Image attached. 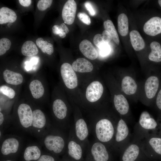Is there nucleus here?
I'll return each instance as SVG.
<instances>
[{
    "label": "nucleus",
    "instance_id": "nucleus-1",
    "mask_svg": "<svg viewBox=\"0 0 161 161\" xmlns=\"http://www.w3.org/2000/svg\"><path fill=\"white\" fill-rule=\"evenodd\" d=\"M55 126L52 123L39 140V143L46 151L55 154L66 151L68 134Z\"/></svg>",
    "mask_w": 161,
    "mask_h": 161
},
{
    "label": "nucleus",
    "instance_id": "nucleus-2",
    "mask_svg": "<svg viewBox=\"0 0 161 161\" xmlns=\"http://www.w3.org/2000/svg\"><path fill=\"white\" fill-rule=\"evenodd\" d=\"M117 123L110 118L101 117L94 119L88 124L95 140L112 147Z\"/></svg>",
    "mask_w": 161,
    "mask_h": 161
},
{
    "label": "nucleus",
    "instance_id": "nucleus-3",
    "mask_svg": "<svg viewBox=\"0 0 161 161\" xmlns=\"http://www.w3.org/2000/svg\"><path fill=\"white\" fill-rule=\"evenodd\" d=\"M32 106L21 103L17 105L12 122L18 129L31 134L32 122Z\"/></svg>",
    "mask_w": 161,
    "mask_h": 161
},
{
    "label": "nucleus",
    "instance_id": "nucleus-4",
    "mask_svg": "<svg viewBox=\"0 0 161 161\" xmlns=\"http://www.w3.org/2000/svg\"><path fill=\"white\" fill-rule=\"evenodd\" d=\"M52 111L53 120L52 123L63 130H69L71 123L68 118V110L66 103L61 99L55 100L52 104Z\"/></svg>",
    "mask_w": 161,
    "mask_h": 161
},
{
    "label": "nucleus",
    "instance_id": "nucleus-5",
    "mask_svg": "<svg viewBox=\"0 0 161 161\" xmlns=\"http://www.w3.org/2000/svg\"><path fill=\"white\" fill-rule=\"evenodd\" d=\"M24 146L23 138L18 135L5 134L0 140V152L3 156L16 154Z\"/></svg>",
    "mask_w": 161,
    "mask_h": 161
},
{
    "label": "nucleus",
    "instance_id": "nucleus-6",
    "mask_svg": "<svg viewBox=\"0 0 161 161\" xmlns=\"http://www.w3.org/2000/svg\"><path fill=\"white\" fill-rule=\"evenodd\" d=\"M31 135L39 139L52 123L40 108L32 106Z\"/></svg>",
    "mask_w": 161,
    "mask_h": 161
},
{
    "label": "nucleus",
    "instance_id": "nucleus-7",
    "mask_svg": "<svg viewBox=\"0 0 161 161\" xmlns=\"http://www.w3.org/2000/svg\"><path fill=\"white\" fill-rule=\"evenodd\" d=\"M84 147L76 137L73 123H71L69 130L66 151L68 155L72 159L76 161L82 158Z\"/></svg>",
    "mask_w": 161,
    "mask_h": 161
},
{
    "label": "nucleus",
    "instance_id": "nucleus-8",
    "mask_svg": "<svg viewBox=\"0 0 161 161\" xmlns=\"http://www.w3.org/2000/svg\"><path fill=\"white\" fill-rule=\"evenodd\" d=\"M109 148L106 144L95 139L89 142L86 149L94 161H108L110 158Z\"/></svg>",
    "mask_w": 161,
    "mask_h": 161
},
{
    "label": "nucleus",
    "instance_id": "nucleus-9",
    "mask_svg": "<svg viewBox=\"0 0 161 161\" xmlns=\"http://www.w3.org/2000/svg\"><path fill=\"white\" fill-rule=\"evenodd\" d=\"M60 71L63 82L67 88L72 89L77 86V77L70 64L67 63L63 64Z\"/></svg>",
    "mask_w": 161,
    "mask_h": 161
},
{
    "label": "nucleus",
    "instance_id": "nucleus-10",
    "mask_svg": "<svg viewBox=\"0 0 161 161\" xmlns=\"http://www.w3.org/2000/svg\"><path fill=\"white\" fill-rule=\"evenodd\" d=\"M103 91V87L102 84L98 81H94L86 88V99L91 103L96 102L100 98Z\"/></svg>",
    "mask_w": 161,
    "mask_h": 161
},
{
    "label": "nucleus",
    "instance_id": "nucleus-11",
    "mask_svg": "<svg viewBox=\"0 0 161 161\" xmlns=\"http://www.w3.org/2000/svg\"><path fill=\"white\" fill-rule=\"evenodd\" d=\"M129 134V129L126 123L124 120L120 119L117 123L112 147L117 148L119 144L127 138Z\"/></svg>",
    "mask_w": 161,
    "mask_h": 161
},
{
    "label": "nucleus",
    "instance_id": "nucleus-12",
    "mask_svg": "<svg viewBox=\"0 0 161 161\" xmlns=\"http://www.w3.org/2000/svg\"><path fill=\"white\" fill-rule=\"evenodd\" d=\"M41 148L39 143H31L25 146L23 152L24 160L37 161L42 154Z\"/></svg>",
    "mask_w": 161,
    "mask_h": 161
},
{
    "label": "nucleus",
    "instance_id": "nucleus-13",
    "mask_svg": "<svg viewBox=\"0 0 161 161\" xmlns=\"http://www.w3.org/2000/svg\"><path fill=\"white\" fill-rule=\"evenodd\" d=\"M77 10V4L74 0H68L64 4L62 16L64 22L68 25L73 23Z\"/></svg>",
    "mask_w": 161,
    "mask_h": 161
},
{
    "label": "nucleus",
    "instance_id": "nucleus-14",
    "mask_svg": "<svg viewBox=\"0 0 161 161\" xmlns=\"http://www.w3.org/2000/svg\"><path fill=\"white\" fill-rule=\"evenodd\" d=\"M143 29L147 35L155 36L161 33V18L154 17L150 18L144 24Z\"/></svg>",
    "mask_w": 161,
    "mask_h": 161
},
{
    "label": "nucleus",
    "instance_id": "nucleus-15",
    "mask_svg": "<svg viewBox=\"0 0 161 161\" xmlns=\"http://www.w3.org/2000/svg\"><path fill=\"white\" fill-rule=\"evenodd\" d=\"M159 85L158 78L154 76H151L146 80L145 84V91L147 98L151 99L155 95Z\"/></svg>",
    "mask_w": 161,
    "mask_h": 161
},
{
    "label": "nucleus",
    "instance_id": "nucleus-16",
    "mask_svg": "<svg viewBox=\"0 0 161 161\" xmlns=\"http://www.w3.org/2000/svg\"><path fill=\"white\" fill-rule=\"evenodd\" d=\"M80 50L87 58L94 60L98 57L97 50L90 41L86 39L82 41L79 45Z\"/></svg>",
    "mask_w": 161,
    "mask_h": 161
},
{
    "label": "nucleus",
    "instance_id": "nucleus-17",
    "mask_svg": "<svg viewBox=\"0 0 161 161\" xmlns=\"http://www.w3.org/2000/svg\"><path fill=\"white\" fill-rule=\"evenodd\" d=\"M114 104L115 109L120 114H126L129 110V105L125 97L122 95H115L114 98Z\"/></svg>",
    "mask_w": 161,
    "mask_h": 161
},
{
    "label": "nucleus",
    "instance_id": "nucleus-18",
    "mask_svg": "<svg viewBox=\"0 0 161 161\" xmlns=\"http://www.w3.org/2000/svg\"><path fill=\"white\" fill-rule=\"evenodd\" d=\"M139 123L142 128L148 130L155 129L158 125L156 121L146 111H144L141 114Z\"/></svg>",
    "mask_w": 161,
    "mask_h": 161
},
{
    "label": "nucleus",
    "instance_id": "nucleus-19",
    "mask_svg": "<svg viewBox=\"0 0 161 161\" xmlns=\"http://www.w3.org/2000/svg\"><path fill=\"white\" fill-rule=\"evenodd\" d=\"M72 66L75 71L80 73L90 72L93 68L92 64L83 58L77 59L73 63Z\"/></svg>",
    "mask_w": 161,
    "mask_h": 161
},
{
    "label": "nucleus",
    "instance_id": "nucleus-20",
    "mask_svg": "<svg viewBox=\"0 0 161 161\" xmlns=\"http://www.w3.org/2000/svg\"><path fill=\"white\" fill-rule=\"evenodd\" d=\"M3 75L4 80L10 84L18 85L23 82V78L21 74L9 69L4 70Z\"/></svg>",
    "mask_w": 161,
    "mask_h": 161
},
{
    "label": "nucleus",
    "instance_id": "nucleus-21",
    "mask_svg": "<svg viewBox=\"0 0 161 161\" xmlns=\"http://www.w3.org/2000/svg\"><path fill=\"white\" fill-rule=\"evenodd\" d=\"M121 87L123 92L126 95H130L136 92L137 86L134 79L131 77L126 76L122 79Z\"/></svg>",
    "mask_w": 161,
    "mask_h": 161
},
{
    "label": "nucleus",
    "instance_id": "nucleus-22",
    "mask_svg": "<svg viewBox=\"0 0 161 161\" xmlns=\"http://www.w3.org/2000/svg\"><path fill=\"white\" fill-rule=\"evenodd\" d=\"M140 152L139 146L133 143L130 145L124 151L122 156V161H135Z\"/></svg>",
    "mask_w": 161,
    "mask_h": 161
},
{
    "label": "nucleus",
    "instance_id": "nucleus-23",
    "mask_svg": "<svg viewBox=\"0 0 161 161\" xmlns=\"http://www.w3.org/2000/svg\"><path fill=\"white\" fill-rule=\"evenodd\" d=\"M17 18L16 13L12 9L6 7H3L0 8V24L13 23L16 20Z\"/></svg>",
    "mask_w": 161,
    "mask_h": 161
},
{
    "label": "nucleus",
    "instance_id": "nucleus-24",
    "mask_svg": "<svg viewBox=\"0 0 161 161\" xmlns=\"http://www.w3.org/2000/svg\"><path fill=\"white\" fill-rule=\"evenodd\" d=\"M129 35L131 45L135 50L140 51L144 48L145 42L138 31L132 30L130 32Z\"/></svg>",
    "mask_w": 161,
    "mask_h": 161
},
{
    "label": "nucleus",
    "instance_id": "nucleus-25",
    "mask_svg": "<svg viewBox=\"0 0 161 161\" xmlns=\"http://www.w3.org/2000/svg\"><path fill=\"white\" fill-rule=\"evenodd\" d=\"M29 89L33 98L38 99L43 95L44 89L41 82L39 80H34L32 81L29 86Z\"/></svg>",
    "mask_w": 161,
    "mask_h": 161
},
{
    "label": "nucleus",
    "instance_id": "nucleus-26",
    "mask_svg": "<svg viewBox=\"0 0 161 161\" xmlns=\"http://www.w3.org/2000/svg\"><path fill=\"white\" fill-rule=\"evenodd\" d=\"M21 52L24 56L31 57L37 54L38 49L34 43L31 41H25L21 47Z\"/></svg>",
    "mask_w": 161,
    "mask_h": 161
},
{
    "label": "nucleus",
    "instance_id": "nucleus-27",
    "mask_svg": "<svg viewBox=\"0 0 161 161\" xmlns=\"http://www.w3.org/2000/svg\"><path fill=\"white\" fill-rule=\"evenodd\" d=\"M117 27L118 31L121 36H125L127 35L129 31L128 19L125 14L121 13L118 16Z\"/></svg>",
    "mask_w": 161,
    "mask_h": 161
},
{
    "label": "nucleus",
    "instance_id": "nucleus-28",
    "mask_svg": "<svg viewBox=\"0 0 161 161\" xmlns=\"http://www.w3.org/2000/svg\"><path fill=\"white\" fill-rule=\"evenodd\" d=\"M151 51L149 55L148 58L152 61L156 62L161 61V46L157 41L152 42L150 45Z\"/></svg>",
    "mask_w": 161,
    "mask_h": 161
},
{
    "label": "nucleus",
    "instance_id": "nucleus-29",
    "mask_svg": "<svg viewBox=\"0 0 161 161\" xmlns=\"http://www.w3.org/2000/svg\"><path fill=\"white\" fill-rule=\"evenodd\" d=\"M148 143L154 153L161 156V137L157 135H154L149 138Z\"/></svg>",
    "mask_w": 161,
    "mask_h": 161
},
{
    "label": "nucleus",
    "instance_id": "nucleus-30",
    "mask_svg": "<svg viewBox=\"0 0 161 161\" xmlns=\"http://www.w3.org/2000/svg\"><path fill=\"white\" fill-rule=\"evenodd\" d=\"M36 42L38 46L43 53H46L50 55L53 53L54 48L52 44L46 41H44L42 38H38Z\"/></svg>",
    "mask_w": 161,
    "mask_h": 161
},
{
    "label": "nucleus",
    "instance_id": "nucleus-31",
    "mask_svg": "<svg viewBox=\"0 0 161 161\" xmlns=\"http://www.w3.org/2000/svg\"><path fill=\"white\" fill-rule=\"evenodd\" d=\"M103 26L105 30L110 33L114 42L119 44L120 42L119 36L112 21L109 20L105 21L103 23Z\"/></svg>",
    "mask_w": 161,
    "mask_h": 161
},
{
    "label": "nucleus",
    "instance_id": "nucleus-32",
    "mask_svg": "<svg viewBox=\"0 0 161 161\" xmlns=\"http://www.w3.org/2000/svg\"><path fill=\"white\" fill-rule=\"evenodd\" d=\"M11 42L7 38H3L0 40V55L4 54L10 48Z\"/></svg>",
    "mask_w": 161,
    "mask_h": 161
},
{
    "label": "nucleus",
    "instance_id": "nucleus-33",
    "mask_svg": "<svg viewBox=\"0 0 161 161\" xmlns=\"http://www.w3.org/2000/svg\"><path fill=\"white\" fill-rule=\"evenodd\" d=\"M0 92L10 99L13 98L16 95L15 92L13 89L5 85L0 86Z\"/></svg>",
    "mask_w": 161,
    "mask_h": 161
},
{
    "label": "nucleus",
    "instance_id": "nucleus-34",
    "mask_svg": "<svg viewBox=\"0 0 161 161\" xmlns=\"http://www.w3.org/2000/svg\"><path fill=\"white\" fill-rule=\"evenodd\" d=\"M53 1L52 0H40L37 3V7L40 11H44L51 6Z\"/></svg>",
    "mask_w": 161,
    "mask_h": 161
},
{
    "label": "nucleus",
    "instance_id": "nucleus-35",
    "mask_svg": "<svg viewBox=\"0 0 161 161\" xmlns=\"http://www.w3.org/2000/svg\"><path fill=\"white\" fill-rule=\"evenodd\" d=\"M100 54L102 56H105L108 55L111 51V47L108 43H104L101 44L98 48Z\"/></svg>",
    "mask_w": 161,
    "mask_h": 161
},
{
    "label": "nucleus",
    "instance_id": "nucleus-36",
    "mask_svg": "<svg viewBox=\"0 0 161 161\" xmlns=\"http://www.w3.org/2000/svg\"><path fill=\"white\" fill-rule=\"evenodd\" d=\"M52 30L54 34L59 35L62 38H64L66 36V33L60 25H54L52 28Z\"/></svg>",
    "mask_w": 161,
    "mask_h": 161
},
{
    "label": "nucleus",
    "instance_id": "nucleus-37",
    "mask_svg": "<svg viewBox=\"0 0 161 161\" xmlns=\"http://www.w3.org/2000/svg\"><path fill=\"white\" fill-rule=\"evenodd\" d=\"M78 18L83 23L89 25L91 23L90 19L89 16L85 13H79L77 15Z\"/></svg>",
    "mask_w": 161,
    "mask_h": 161
},
{
    "label": "nucleus",
    "instance_id": "nucleus-38",
    "mask_svg": "<svg viewBox=\"0 0 161 161\" xmlns=\"http://www.w3.org/2000/svg\"><path fill=\"white\" fill-rule=\"evenodd\" d=\"M93 43L98 48L101 44L105 43L103 41L102 34L95 35L93 38Z\"/></svg>",
    "mask_w": 161,
    "mask_h": 161
},
{
    "label": "nucleus",
    "instance_id": "nucleus-39",
    "mask_svg": "<svg viewBox=\"0 0 161 161\" xmlns=\"http://www.w3.org/2000/svg\"><path fill=\"white\" fill-rule=\"evenodd\" d=\"M84 6L91 16H93L95 15L96 11L92 4L90 2H86L84 4Z\"/></svg>",
    "mask_w": 161,
    "mask_h": 161
},
{
    "label": "nucleus",
    "instance_id": "nucleus-40",
    "mask_svg": "<svg viewBox=\"0 0 161 161\" xmlns=\"http://www.w3.org/2000/svg\"><path fill=\"white\" fill-rule=\"evenodd\" d=\"M37 161H56L54 157L49 154H42Z\"/></svg>",
    "mask_w": 161,
    "mask_h": 161
},
{
    "label": "nucleus",
    "instance_id": "nucleus-41",
    "mask_svg": "<svg viewBox=\"0 0 161 161\" xmlns=\"http://www.w3.org/2000/svg\"><path fill=\"white\" fill-rule=\"evenodd\" d=\"M102 35L103 41L105 43H109L112 39L110 33L105 30L103 31Z\"/></svg>",
    "mask_w": 161,
    "mask_h": 161
},
{
    "label": "nucleus",
    "instance_id": "nucleus-42",
    "mask_svg": "<svg viewBox=\"0 0 161 161\" xmlns=\"http://www.w3.org/2000/svg\"><path fill=\"white\" fill-rule=\"evenodd\" d=\"M156 104L158 108L161 110V89L157 95L156 100Z\"/></svg>",
    "mask_w": 161,
    "mask_h": 161
},
{
    "label": "nucleus",
    "instance_id": "nucleus-43",
    "mask_svg": "<svg viewBox=\"0 0 161 161\" xmlns=\"http://www.w3.org/2000/svg\"><path fill=\"white\" fill-rule=\"evenodd\" d=\"M18 1L21 5L25 7L29 6L32 2L31 0H19Z\"/></svg>",
    "mask_w": 161,
    "mask_h": 161
},
{
    "label": "nucleus",
    "instance_id": "nucleus-44",
    "mask_svg": "<svg viewBox=\"0 0 161 161\" xmlns=\"http://www.w3.org/2000/svg\"><path fill=\"white\" fill-rule=\"evenodd\" d=\"M60 26L61 27L63 31L66 34L69 32V29L64 23L61 24Z\"/></svg>",
    "mask_w": 161,
    "mask_h": 161
},
{
    "label": "nucleus",
    "instance_id": "nucleus-45",
    "mask_svg": "<svg viewBox=\"0 0 161 161\" xmlns=\"http://www.w3.org/2000/svg\"><path fill=\"white\" fill-rule=\"evenodd\" d=\"M158 2L159 5L161 7V0H159L158 1Z\"/></svg>",
    "mask_w": 161,
    "mask_h": 161
},
{
    "label": "nucleus",
    "instance_id": "nucleus-46",
    "mask_svg": "<svg viewBox=\"0 0 161 161\" xmlns=\"http://www.w3.org/2000/svg\"><path fill=\"white\" fill-rule=\"evenodd\" d=\"M4 161H12L10 160H4Z\"/></svg>",
    "mask_w": 161,
    "mask_h": 161
},
{
    "label": "nucleus",
    "instance_id": "nucleus-47",
    "mask_svg": "<svg viewBox=\"0 0 161 161\" xmlns=\"http://www.w3.org/2000/svg\"><path fill=\"white\" fill-rule=\"evenodd\" d=\"M160 129H161V124H160Z\"/></svg>",
    "mask_w": 161,
    "mask_h": 161
}]
</instances>
